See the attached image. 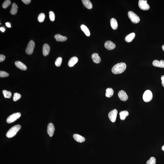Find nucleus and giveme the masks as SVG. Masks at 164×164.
Masks as SVG:
<instances>
[{
  "instance_id": "nucleus-1",
  "label": "nucleus",
  "mask_w": 164,
  "mask_h": 164,
  "mask_svg": "<svg viewBox=\"0 0 164 164\" xmlns=\"http://www.w3.org/2000/svg\"><path fill=\"white\" fill-rule=\"evenodd\" d=\"M126 68L127 65L125 63H119L116 64L113 67L112 71V72L115 74H120L124 72Z\"/></svg>"
},
{
  "instance_id": "nucleus-2",
  "label": "nucleus",
  "mask_w": 164,
  "mask_h": 164,
  "mask_svg": "<svg viewBox=\"0 0 164 164\" xmlns=\"http://www.w3.org/2000/svg\"><path fill=\"white\" fill-rule=\"evenodd\" d=\"M21 128V126L19 125H17L12 127L7 133L6 136L8 138H12L14 137L20 129Z\"/></svg>"
},
{
  "instance_id": "nucleus-3",
  "label": "nucleus",
  "mask_w": 164,
  "mask_h": 164,
  "mask_svg": "<svg viewBox=\"0 0 164 164\" xmlns=\"http://www.w3.org/2000/svg\"><path fill=\"white\" fill-rule=\"evenodd\" d=\"M128 16L133 23H139L140 19L139 17L132 11L128 12Z\"/></svg>"
},
{
  "instance_id": "nucleus-4",
  "label": "nucleus",
  "mask_w": 164,
  "mask_h": 164,
  "mask_svg": "<svg viewBox=\"0 0 164 164\" xmlns=\"http://www.w3.org/2000/svg\"><path fill=\"white\" fill-rule=\"evenodd\" d=\"M21 115V114L20 113H14L8 117L6 120L7 122L8 123H13L19 119Z\"/></svg>"
},
{
  "instance_id": "nucleus-5",
  "label": "nucleus",
  "mask_w": 164,
  "mask_h": 164,
  "mask_svg": "<svg viewBox=\"0 0 164 164\" xmlns=\"http://www.w3.org/2000/svg\"><path fill=\"white\" fill-rule=\"evenodd\" d=\"M35 44L34 41L33 40H30L28 43L27 47H26L25 51L28 54L30 55L33 53V50L35 47Z\"/></svg>"
},
{
  "instance_id": "nucleus-6",
  "label": "nucleus",
  "mask_w": 164,
  "mask_h": 164,
  "mask_svg": "<svg viewBox=\"0 0 164 164\" xmlns=\"http://www.w3.org/2000/svg\"><path fill=\"white\" fill-rule=\"evenodd\" d=\"M153 98V94L150 90L146 91L143 96V99L145 102H148L152 100Z\"/></svg>"
},
{
  "instance_id": "nucleus-7",
  "label": "nucleus",
  "mask_w": 164,
  "mask_h": 164,
  "mask_svg": "<svg viewBox=\"0 0 164 164\" xmlns=\"http://www.w3.org/2000/svg\"><path fill=\"white\" fill-rule=\"evenodd\" d=\"M138 5L140 9L143 10H148L150 8L149 5L147 3V0H140L139 1Z\"/></svg>"
},
{
  "instance_id": "nucleus-8",
  "label": "nucleus",
  "mask_w": 164,
  "mask_h": 164,
  "mask_svg": "<svg viewBox=\"0 0 164 164\" xmlns=\"http://www.w3.org/2000/svg\"><path fill=\"white\" fill-rule=\"evenodd\" d=\"M118 113V111L116 109L111 111L109 112L108 114L109 118L112 122H115Z\"/></svg>"
},
{
  "instance_id": "nucleus-9",
  "label": "nucleus",
  "mask_w": 164,
  "mask_h": 164,
  "mask_svg": "<svg viewBox=\"0 0 164 164\" xmlns=\"http://www.w3.org/2000/svg\"><path fill=\"white\" fill-rule=\"evenodd\" d=\"M54 131L55 127L54 125L51 123H49L47 127V133L50 137L53 136Z\"/></svg>"
},
{
  "instance_id": "nucleus-10",
  "label": "nucleus",
  "mask_w": 164,
  "mask_h": 164,
  "mask_svg": "<svg viewBox=\"0 0 164 164\" xmlns=\"http://www.w3.org/2000/svg\"><path fill=\"white\" fill-rule=\"evenodd\" d=\"M118 96L120 100L123 101H126L128 99V96L126 92L123 90H121L119 91L118 94Z\"/></svg>"
},
{
  "instance_id": "nucleus-11",
  "label": "nucleus",
  "mask_w": 164,
  "mask_h": 164,
  "mask_svg": "<svg viewBox=\"0 0 164 164\" xmlns=\"http://www.w3.org/2000/svg\"><path fill=\"white\" fill-rule=\"evenodd\" d=\"M105 48L109 50H112L116 47V45L113 42L109 40L105 42L104 44Z\"/></svg>"
},
{
  "instance_id": "nucleus-12",
  "label": "nucleus",
  "mask_w": 164,
  "mask_h": 164,
  "mask_svg": "<svg viewBox=\"0 0 164 164\" xmlns=\"http://www.w3.org/2000/svg\"><path fill=\"white\" fill-rule=\"evenodd\" d=\"M153 65L154 66L164 68V60H161L160 61L155 60L153 61Z\"/></svg>"
},
{
  "instance_id": "nucleus-13",
  "label": "nucleus",
  "mask_w": 164,
  "mask_h": 164,
  "mask_svg": "<svg viewBox=\"0 0 164 164\" xmlns=\"http://www.w3.org/2000/svg\"><path fill=\"white\" fill-rule=\"evenodd\" d=\"M50 50V46L47 44H44L43 45V55L46 56L48 55L49 53Z\"/></svg>"
},
{
  "instance_id": "nucleus-14",
  "label": "nucleus",
  "mask_w": 164,
  "mask_h": 164,
  "mask_svg": "<svg viewBox=\"0 0 164 164\" xmlns=\"http://www.w3.org/2000/svg\"><path fill=\"white\" fill-rule=\"evenodd\" d=\"M15 65L18 68L22 70H26L27 69L26 65L22 62H21L19 61H16L15 63Z\"/></svg>"
},
{
  "instance_id": "nucleus-15",
  "label": "nucleus",
  "mask_w": 164,
  "mask_h": 164,
  "mask_svg": "<svg viewBox=\"0 0 164 164\" xmlns=\"http://www.w3.org/2000/svg\"><path fill=\"white\" fill-rule=\"evenodd\" d=\"M74 139L78 142L82 143L85 142V140L84 137L78 134H75L73 136Z\"/></svg>"
},
{
  "instance_id": "nucleus-16",
  "label": "nucleus",
  "mask_w": 164,
  "mask_h": 164,
  "mask_svg": "<svg viewBox=\"0 0 164 164\" xmlns=\"http://www.w3.org/2000/svg\"><path fill=\"white\" fill-rule=\"evenodd\" d=\"M92 58L94 62L99 64L100 62L101 58L97 53H95L92 54Z\"/></svg>"
},
{
  "instance_id": "nucleus-17",
  "label": "nucleus",
  "mask_w": 164,
  "mask_h": 164,
  "mask_svg": "<svg viewBox=\"0 0 164 164\" xmlns=\"http://www.w3.org/2000/svg\"><path fill=\"white\" fill-rule=\"evenodd\" d=\"M78 61V59L76 57H74L71 58L69 61L68 65L69 67H72L74 66L75 64L77 63Z\"/></svg>"
},
{
  "instance_id": "nucleus-18",
  "label": "nucleus",
  "mask_w": 164,
  "mask_h": 164,
  "mask_svg": "<svg viewBox=\"0 0 164 164\" xmlns=\"http://www.w3.org/2000/svg\"><path fill=\"white\" fill-rule=\"evenodd\" d=\"M82 2L84 5L88 9H92V2L89 0H82Z\"/></svg>"
},
{
  "instance_id": "nucleus-19",
  "label": "nucleus",
  "mask_w": 164,
  "mask_h": 164,
  "mask_svg": "<svg viewBox=\"0 0 164 164\" xmlns=\"http://www.w3.org/2000/svg\"><path fill=\"white\" fill-rule=\"evenodd\" d=\"M110 24L112 28L116 30L118 27L117 22L116 19L114 18H112L110 20Z\"/></svg>"
},
{
  "instance_id": "nucleus-20",
  "label": "nucleus",
  "mask_w": 164,
  "mask_h": 164,
  "mask_svg": "<svg viewBox=\"0 0 164 164\" xmlns=\"http://www.w3.org/2000/svg\"><path fill=\"white\" fill-rule=\"evenodd\" d=\"M54 38L57 41H64L66 40L67 39L66 37L62 36L60 34H56L54 36Z\"/></svg>"
},
{
  "instance_id": "nucleus-21",
  "label": "nucleus",
  "mask_w": 164,
  "mask_h": 164,
  "mask_svg": "<svg viewBox=\"0 0 164 164\" xmlns=\"http://www.w3.org/2000/svg\"><path fill=\"white\" fill-rule=\"evenodd\" d=\"M135 36V34L134 33H131L128 35L125 38V41L129 43L132 41Z\"/></svg>"
},
{
  "instance_id": "nucleus-22",
  "label": "nucleus",
  "mask_w": 164,
  "mask_h": 164,
  "mask_svg": "<svg viewBox=\"0 0 164 164\" xmlns=\"http://www.w3.org/2000/svg\"><path fill=\"white\" fill-rule=\"evenodd\" d=\"M18 7L17 5L15 3L12 4L11 8L10 11V12L12 15H15L17 12Z\"/></svg>"
},
{
  "instance_id": "nucleus-23",
  "label": "nucleus",
  "mask_w": 164,
  "mask_h": 164,
  "mask_svg": "<svg viewBox=\"0 0 164 164\" xmlns=\"http://www.w3.org/2000/svg\"><path fill=\"white\" fill-rule=\"evenodd\" d=\"M81 30L85 33L86 35L88 36H90V33L89 29L85 25L82 24L81 25Z\"/></svg>"
},
{
  "instance_id": "nucleus-24",
  "label": "nucleus",
  "mask_w": 164,
  "mask_h": 164,
  "mask_svg": "<svg viewBox=\"0 0 164 164\" xmlns=\"http://www.w3.org/2000/svg\"><path fill=\"white\" fill-rule=\"evenodd\" d=\"M129 115L128 112L127 111H121L120 113V119L121 120H124L126 117Z\"/></svg>"
},
{
  "instance_id": "nucleus-25",
  "label": "nucleus",
  "mask_w": 164,
  "mask_h": 164,
  "mask_svg": "<svg viewBox=\"0 0 164 164\" xmlns=\"http://www.w3.org/2000/svg\"><path fill=\"white\" fill-rule=\"evenodd\" d=\"M114 94V91L112 88H108L106 89V97L110 98L113 96Z\"/></svg>"
},
{
  "instance_id": "nucleus-26",
  "label": "nucleus",
  "mask_w": 164,
  "mask_h": 164,
  "mask_svg": "<svg viewBox=\"0 0 164 164\" xmlns=\"http://www.w3.org/2000/svg\"><path fill=\"white\" fill-rule=\"evenodd\" d=\"M2 93L5 98L9 99L11 96L12 93L9 91L6 90H3L2 91Z\"/></svg>"
},
{
  "instance_id": "nucleus-27",
  "label": "nucleus",
  "mask_w": 164,
  "mask_h": 164,
  "mask_svg": "<svg viewBox=\"0 0 164 164\" xmlns=\"http://www.w3.org/2000/svg\"><path fill=\"white\" fill-rule=\"evenodd\" d=\"M45 16L44 14L43 13H40L38 17V20L39 22H42L44 20Z\"/></svg>"
},
{
  "instance_id": "nucleus-28",
  "label": "nucleus",
  "mask_w": 164,
  "mask_h": 164,
  "mask_svg": "<svg viewBox=\"0 0 164 164\" xmlns=\"http://www.w3.org/2000/svg\"><path fill=\"white\" fill-rule=\"evenodd\" d=\"M62 59L61 57H58L55 62V65L57 67H59L61 66L62 62Z\"/></svg>"
},
{
  "instance_id": "nucleus-29",
  "label": "nucleus",
  "mask_w": 164,
  "mask_h": 164,
  "mask_svg": "<svg viewBox=\"0 0 164 164\" xmlns=\"http://www.w3.org/2000/svg\"><path fill=\"white\" fill-rule=\"evenodd\" d=\"M11 2L10 0H6L4 1L2 4V7L4 9H6L10 4Z\"/></svg>"
},
{
  "instance_id": "nucleus-30",
  "label": "nucleus",
  "mask_w": 164,
  "mask_h": 164,
  "mask_svg": "<svg viewBox=\"0 0 164 164\" xmlns=\"http://www.w3.org/2000/svg\"><path fill=\"white\" fill-rule=\"evenodd\" d=\"M156 160L154 157H152L147 162L146 164H156Z\"/></svg>"
},
{
  "instance_id": "nucleus-31",
  "label": "nucleus",
  "mask_w": 164,
  "mask_h": 164,
  "mask_svg": "<svg viewBox=\"0 0 164 164\" xmlns=\"http://www.w3.org/2000/svg\"><path fill=\"white\" fill-rule=\"evenodd\" d=\"M21 97V95L20 94L17 93H15L14 94L13 96V100L14 101L16 102V101L19 100Z\"/></svg>"
},
{
  "instance_id": "nucleus-32",
  "label": "nucleus",
  "mask_w": 164,
  "mask_h": 164,
  "mask_svg": "<svg viewBox=\"0 0 164 164\" xmlns=\"http://www.w3.org/2000/svg\"><path fill=\"white\" fill-rule=\"evenodd\" d=\"M9 74L4 71H0V77L1 78L9 76Z\"/></svg>"
},
{
  "instance_id": "nucleus-33",
  "label": "nucleus",
  "mask_w": 164,
  "mask_h": 164,
  "mask_svg": "<svg viewBox=\"0 0 164 164\" xmlns=\"http://www.w3.org/2000/svg\"><path fill=\"white\" fill-rule=\"evenodd\" d=\"M49 15L50 20L52 21H54L55 19V16L54 12L52 11H50L49 12Z\"/></svg>"
},
{
  "instance_id": "nucleus-34",
  "label": "nucleus",
  "mask_w": 164,
  "mask_h": 164,
  "mask_svg": "<svg viewBox=\"0 0 164 164\" xmlns=\"http://www.w3.org/2000/svg\"><path fill=\"white\" fill-rule=\"evenodd\" d=\"M5 56L2 54L0 55V62L3 61L5 59Z\"/></svg>"
},
{
  "instance_id": "nucleus-35",
  "label": "nucleus",
  "mask_w": 164,
  "mask_h": 164,
  "mask_svg": "<svg viewBox=\"0 0 164 164\" xmlns=\"http://www.w3.org/2000/svg\"><path fill=\"white\" fill-rule=\"evenodd\" d=\"M22 1L26 4H28L30 3L31 0H22Z\"/></svg>"
},
{
  "instance_id": "nucleus-36",
  "label": "nucleus",
  "mask_w": 164,
  "mask_h": 164,
  "mask_svg": "<svg viewBox=\"0 0 164 164\" xmlns=\"http://www.w3.org/2000/svg\"><path fill=\"white\" fill-rule=\"evenodd\" d=\"M161 80L162 81V85L164 87V75L161 77Z\"/></svg>"
},
{
  "instance_id": "nucleus-37",
  "label": "nucleus",
  "mask_w": 164,
  "mask_h": 164,
  "mask_svg": "<svg viewBox=\"0 0 164 164\" xmlns=\"http://www.w3.org/2000/svg\"><path fill=\"white\" fill-rule=\"evenodd\" d=\"M5 25H6V26L10 28L11 27L10 23H8V22H7V23H5Z\"/></svg>"
},
{
  "instance_id": "nucleus-38",
  "label": "nucleus",
  "mask_w": 164,
  "mask_h": 164,
  "mask_svg": "<svg viewBox=\"0 0 164 164\" xmlns=\"http://www.w3.org/2000/svg\"><path fill=\"white\" fill-rule=\"evenodd\" d=\"M0 30L2 32H4L5 31V29L4 27H1L0 28Z\"/></svg>"
},
{
  "instance_id": "nucleus-39",
  "label": "nucleus",
  "mask_w": 164,
  "mask_h": 164,
  "mask_svg": "<svg viewBox=\"0 0 164 164\" xmlns=\"http://www.w3.org/2000/svg\"><path fill=\"white\" fill-rule=\"evenodd\" d=\"M162 149L163 151H164V145L163 146L162 148Z\"/></svg>"
},
{
  "instance_id": "nucleus-40",
  "label": "nucleus",
  "mask_w": 164,
  "mask_h": 164,
  "mask_svg": "<svg viewBox=\"0 0 164 164\" xmlns=\"http://www.w3.org/2000/svg\"><path fill=\"white\" fill-rule=\"evenodd\" d=\"M162 48L163 49V50L164 51V45L162 46Z\"/></svg>"
}]
</instances>
